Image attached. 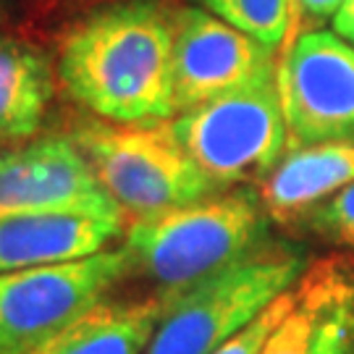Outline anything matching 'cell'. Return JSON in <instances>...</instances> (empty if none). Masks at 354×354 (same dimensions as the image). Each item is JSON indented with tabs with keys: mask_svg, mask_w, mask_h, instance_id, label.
<instances>
[{
	"mask_svg": "<svg viewBox=\"0 0 354 354\" xmlns=\"http://www.w3.org/2000/svg\"><path fill=\"white\" fill-rule=\"evenodd\" d=\"M289 307H291V289L283 291L276 302L268 304L250 326H244L236 336H231L226 344H221L213 354H260V349L268 342V336L273 333V328L281 323V317L286 315Z\"/></svg>",
	"mask_w": 354,
	"mask_h": 354,
	"instance_id": "e0dca14e",
	"label": "cell"
},
{
	"mask_svg": "<svg viewBox=\"0 0 354 354\" xmlns=\"http://www.w3.org/2000/svg\"><path fill=\"white\" fill-rule=\"evenodd\" d=\"M307 270L297 247L263 241L189 289L171 294L145 354H213Z\"/></svg>",
	"mask_w": 354,
	"mask_h": 354,
	"instance_id": "277c9868",
	"label": "cell"
},
{
	"mask_svg": "<svg viewBox=\"0 0 354 354\" xmlns=\"http://www.w3.org/2000/svg\"><path fill=\"white\" fill-rule=\"evenodd\" d=\"M174 16L176 6L165 0H113L84 16L61 42L66 92L102 121H171Z\"/></svg>",
	"mask_w": 354,
	"mask_h": 354,
	"instance_id": "6da1fadb",
	"label": "cell"
},
{
	"mask_svg": "<svg viewBox=\"0 0 354 354\" xmlns=\"http://www.w3.org/2000/svg\"><path fill=\"white\" fill-rule=\"evenodd\" d=\"M48 3H92V0H48Z\"/></svg>",
	"mask_w": 354,
	"mask_h": 354,
	"instance_id": "ffe728a7",
	"label": "cell"
},
{
	"mask_svg": "<svg viewBox=\"0 0 354 354\" xmlns=\"http://www.w3.org/2000/svg\"><path fill=\"white\" fill-rule=\"evenodd\" d=\"M330 21H333V32L354 45V0H344V6Z\"/></svg>",
	"mask_w": 354,
	"mask_h": 354,
	"instance_id": "d6986e66",
	"label": "cell"
},
{
	"mask_svg": "<svg viewBox=\"0 0 354 354\" xmlns=\"http://www.w3.org/2000/svg\"><path fill=\"white\" fill-rule=\"evenodd\" d=\"M168 299V291L134 302L102 299L29 354H145Z\"/></svg>",
	"mask_w": 354,
	"mask_h": 354,
	"instance_id": "4fadbf2b",
	"label": "cell"
},
{
	"mask_svg": "<svg viewBox=\"0 0 354 354\" xmlns=\"http://www.w3.org/2000/svg\"><path fill=\"white\" fill-rule=\"evenodd\" d=\"M226 24L276 50L289 35L291 0H192Z\"/></svg>",
	"mask_w": 354,
	"mask_h": 354,
	"instance_id": "9a60e30c",
	"label": "cell"
},
{
	"mask_svg": "<svg viewBox=\"0 0 354 354\" xmlns=\"http://www.w3.org/2000/svg\"><path fill=\"white\" fill-rule=\"evenodd\" d=\"M310 226L333 244L354 250V181L307 213Z\"/></svg>",
	"mask_w": 354,
	"mask_h": 354,
	"instance_id": "2e32d148",
	"label": "cell"
},
{
	"mask_svg": "<svg viewBox=\"0 0 354 354\" xmlns=\"http://www.w3.org/2000/svg\"><path fill=\"white\" fill-rule=\"evenodd\" d=\"M42 213L127 223L71 137H45L0 150V221Z\"/></svg>",
	"mask_w": 354,
	"mask_h": 354,
	"instance_id": "ba28073f",
	"label": "cell"
},
{
	"mask_svg": "<svg viewBox=\"0 0 354 354\" xmlns=\"http://www.w3.org/2000/svg\"><path fill=\"white\" fill-rule=\"evenodd\" d=\"M127 234V223L89 215L42 213L0 221V273L82 260Z\"/></svg>",
	"mask_w": 354,
	"mask_h": 354,
	"instance_id": "8fae6325",
	"label": "cell"
},
{
	"mask_svg": "<svg viewBox=\"0 0 354 354\" xmlns=\"http://www.w3.org/2000/svg\"><path fill=\"white\" fill-rule=\"evenodd\" d=\"M55 97V68L48 53L0 35V142L32 140Z\"/></svg>",
	"mask_w": 354,
	"mask_h": 354,
	"instance_id": "5bb4252c",
	"label": "cell"
},
{
	"mask_svg": "<svg viewBox=\"0 0 354 354\" xmlns=\"http://www.w3.org/2000/svg\"><path fill=\"white\" fill-rule=\"evenodd\" d=\"M68 137L129 223L218 194L181 147L171 121L113 124L89 118L79 121Z\"/></svg>",
	"mask_w": 354,
	"mask_h": 354,
	"instance_id": "3957f363",
	"label": "cell"
},
{
	"mask_svg": "<svg viewBox=\"0 0 354 354\" xmlns=\"http://www.w3.org/2000/svg\"><path fill=\"white\" fill-rule=\"evenodd\" d=\"M273 50L200 6L174 16V102L189 111L257 79L276 74Z\"/></svg>",
	"mask_w": 354,
	"mask_h": 354,
	"instance_id": "9c48e42d",
	"label": "cell"
},
{
	"mask_svg": "<svg viewBox=\"0 0 354 354\" xmlns=\"http://www.w3.org/2000/svg\"><path fill=\"white\" fill-rule=\"evenodd\" d=\"M276 74L171 118L181 147L218 192L266 178L289 147Z\"/></svg>",
	"mask_w": 354,
	"mask_h": 354,
	"instance_id": "5b68a950",
	"label": "cell"
},
{
	"mask_svg": "<svg viewBox=\"0 0 354 354\" xmlns=\"http://www.w3.org/2000/svg\"><path fill=\"white\" fill-rule=\"evenodd\" d=\"M260 194L236 189L127 223L124 250L131 270L160 291L189 289L260 247L268 234Z\"/></svg>",
	"mask_w": 354,
	"mask_h": 354,
	"instance_id": "7a4b0ae2",
	"label": "cell"
},
{
	"mask_svg": "<svg viewBox=\"0 0 354 354\" xmlns=\"http://www.w3.org/2000/svg\"><path fill=\"white\" fill-rule=\"evenodd\" d=\"M260 354H354L352 266L328 257L307 268Z\"/></svg>",
	"mask_w": 354,
	"mask_h": 354,
	"instance_id": "30bf717a",
	"label": "cell"
},
{
	"mask_svg": "<svg viewBox=\"0 0 354 354\" xmlns=\"http://www.w3.org/2000/svg\"><path fill=\"white\" fill-rule=\"evenodd\" d=\"M352 181L354 145H307L286 152L263 178L260 200L270 218L291 221L315 210Z\"/></svg>",
	"mask_w": 354,
	"mask_h": 354,
	"instance_id": "7c38bea8",
	"label": "cell"
},
{
	"mask_svg": "<svg viewBox=\"0 0 354 354\" xmlns=\"http://www.w3.org/2000/svg\"><path fill=\"white\" fill-rule=\"evenodd\" d=\"M302 19L320 24V21H328L336 16V11L344 6V0H297Z\"/></svg>",
	"mask_w": 354,
	"mask_h": 354,
	"instance_id": "ac0fdd59",
	"label": "cell"
},
{
	"mask_svg": "<svg viewBox=\"0 0 354 354\" xmlns=\"http://www.w3.org/2000/svg\"><path fill=\"white\" fill-rule=\"evenodd\" d=\"M279 95L289 147L354 145V45L336 32L310 29L279 64Z\"/></svg>",
	"mask_w": 354,
	"mask_h": 354,
	"instance_id": "52a82bcc",
	"label": "cell"
},
{
	"mask_svg": "<svg viewBox=\"0 0 354 354\" xmlns=\"http://www.w3.org/2000/svg\"><path fill=\"white\" fill-rule=\"evenodd\" d=\"M124 247L0 273V354H29L84 315L127 276Z\"/></svg>",
	"mask_w": 354,
	"mask_h": 354,
	"instance_id": "8992f818",
	"label": "cell"
}]
</instances>
